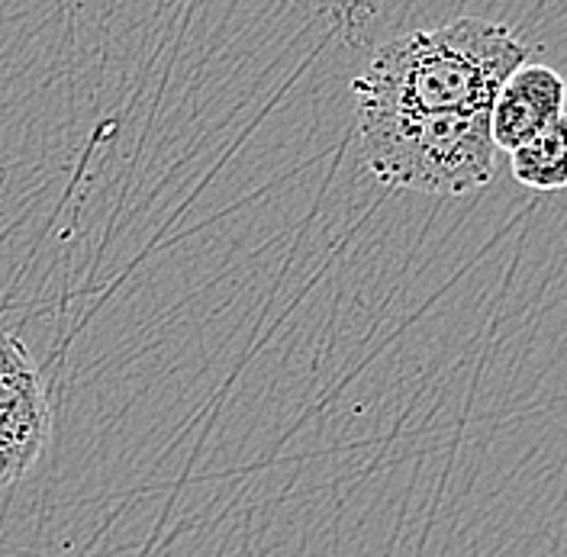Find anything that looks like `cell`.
I'll return each instance as SVG.
<instances>
[{
  "mask_svg": "<svg viewBox=\"0 0 567 557\" xmlns=\"http://www.w3.org/2000/svg\"><path fill=\"white\" fill-rule=\"evenodd\" d=\"M529 59L509 27L461 17L384 42L352 91L358 110L491 113L496 91Z\"/></svg>",
  "mask_w": 567,
  "mask_h": 557,
  "instance_id": "obj_1",
  "label": "cell"
},
{
  "mask_svg": "<svg viewBox=\"0 0 567 557\" xmlns=\"http://www.w3.org/2000/svg\"><path fill=\"white\" fill-rule=\"evenodd\" d=\"M567 81L548 65L526 62L516 69L491 104V136L496 148L516 152L558 116H565Z\"/></svg>",
  "mask_w": 567,
  "mask_h": 557,
  "instance_id": "obj_4",
  "label": "cell"
},
{
  "mask_svg": "<svg viewBox=\"0 0 567 557\" xmlns=\"http://www.w3.org/2000/svg\"><path fill=\"white\" fill-rule=\"evenodd\" d=\"M52 435L49 390L27 345L0 329V487L17 484Z\"/></svg>",
  "mask_w": 567,
  "mask_h": 557,
  "instance_id": "obj_3",
  "label": "cell"
},
{
  "mask_svg": "<svg viewBox=\"0 0 567 557\" xmlns=\"http://www.w3.org/2000/svg\"><path fill=\"white\" fill-rule=\"evenodd\" d=\"M513 177L529 190H565L567 187V113L545 126L526 145L509 152Z\"/></svg>",
  "mask_w": 567,
  "mask_h": 557,
  "instance_id": "obj_5",
  "label": "cell"
},
{
  "mask_svg": "<svg viewBox=\"0 0 567 557\" xmlns=\"http://www.w3.org/2000/svg\"><path fill=\"white\" fill-rule=\"evenodd\" d=\"M364 165L390 187L461 197L494 180L496 145L487 113L358 110Z\"/></svg>",
  "mask_w": 567,
  "mask_h": 557,
  "instance_id": "obj_2",
  "label": "cell"
}]
</instances>
